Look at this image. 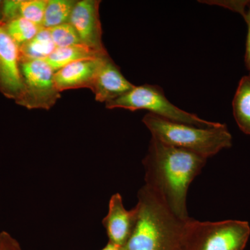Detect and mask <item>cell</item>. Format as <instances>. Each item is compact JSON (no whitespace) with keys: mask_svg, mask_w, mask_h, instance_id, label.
Returning <instances> with one entry per match:
<instances>
[{"mask_svg":"<svg viewBox=\"0 0 250 250\" xmlns=\"http://www.w3.org/2000/svg\"><path fill=\"white\" fill-rule=\"evenodd\" d=\"M207 160L152 137L143 159L145 186L177 218L189 220L188 190L193 179L201 172Z\"/></svg>","mask_w":250,"mask_h":250,"instance_id":"obj_1","label":"cell"},{"mask_svg":"<svg viewBox=\"0 0 250 250\" xmlns=\"http://www.w3.org/2000/svg\"><path fill=\"white\" fill-rule=\"evenodd\" d=\"M138 215L123 250H185L188 220H181L143 186L138 193Z\"/></svg>","mask_w":250,"mask_h":250,"instance_id":"obj_2","label":"cell"},{"mask_svg":"<svg viewBox=\"0 0 250 250\" xmlns=\"http://www.w3.org/2000/svg\"><path fill=\"white\" fill-rule=\"evenodd\" d=\"M143 123L152 138L207 159L232 146V136L226 125L202 128L167 121L148 113Z\"/></svg>","mask_w":250,"mask_h":250,"instance_id":"obj_3","label":"cell"},{"mask_svg":"<svg viewBox=\"0 0 250 250\" xmlns=\"http://www.w3.org/2000/svg\"><path fill=\"white\" fill-rule=\"evenodd\" d=\"M250 236L249 223L242 220L187 224L185 250H244Z\"/></svg>","mask_w":250,"mask_h":250,"instance_id":"obj_4","label":"cell"},{"mask_svg":"<svg viewBox=\"0 0 250 250\" xmlns=\"http://www.w3.org/2000/svg\"><path fill=\"white\" fill-rule=\"evenodd\" d=\"M106 107L108 109L124 108L131 111L147 110L151 114L167 121L198 127H213L219 124L205 121L174 106L166 98L162 88L158 85L145 84L135 86L123 96L106 103Z\"/></svg>","mask_w":250,"mask_h":250,"instance_id":"obj_5","label":"cell"},{"mask_svg":"<svg viewBox=\"0 0 250 250\" xmlns=\"http://www.w3.org/2000/svg\"><path fill=\"white\" fill-rule=\"evenodd\" d=\"M24 93L19 105L28 109L49 110L61 98L54 71L45 60H21Z\"/></svg>","mask_w":250,"mask_h":250,"instance_id":"obj_6","label":"cell"},{"mask_svg":"<svg viewBox=\"0 0 250 250\" xmlns=\"http://www.w3.org/2000/svg\"><path fill=\"white\" fill-rule=\"evenodd\" d=\"M0 92L19 104L24 88L20 68L19 47L0 24Z\"/></svg>","mask_w":250,"mask_h":250,"instance_id":"obj_7","label":"cell"},{"mask_svg":"<svg viewBox=\"0 0 250 250\" xmlns=\"http://www.w3.org/2000/svg\"><path fill=\"white\" fill-rule=\"evenodd\" d=\"M100 1H77L70 15L69 22L77 31L83 45L95 50L106 51L102 40L103 30L100 20Z\"/></svg>","mask_w":250,"mask_h":250,"instance_id":"obj_8","label":"cell"},{"mask_svg":"<svg viewBox=\"0 0 250 250\" xmlns=\"http://www.w3.org/2000/svg\"><path fill=\"white\" fill-rule=\"evenodd\" d=\"M137 215L136 207L131 210H126L121 195L114 194L110 199L108 213L103 222L108 242L123 248L134 231Z\"/></svg>","mask_w":250,"mask_h":250,"instance_id":"obj_9","label":"cell"},{"mask_svg":"<svg viewBox=\"0 0 250 250\" xmlns=\"http://www.w3.org/2000/svg\"><path fill=\"white\" fill-rule=\"evenodd\" d=\"M134 87L123 76L119 67L108 56L100 67L90 90L97 101L106 104L123 96Z\"/></svg>","mask_w":250,"mask_h":250,"instance_id":"obj_10","label":"cell"},{"mask_svg":"<svg viewBox=\"0 0 250 250\" xmlns=\"http://www.w3.org/2000/svg\"><path fill=\"white\" fill-rule=\"evenodd\" d=\"M108 55L72 62L54 72V82L60 93L64 90L91 88L95 77Z\"/></svg>","mask_w":250,"mask_h":250,"instance_id":"obj_11","label":"cell"},{"mask_svg":"<svg viewBox=\"0 0 250 250\" xmlns=\"http://www.w3.org/2000/svg\"><path fill=\"white\" fill-rule=\"evenodd\" d=\"M47 3V0H6L0 24L22 18L42 27Z\"/></svg>","mask_w":250,"mask_h":250,"instance_id":"obj_12","label":"cell"},{"mask_svg":"<svg viewBox=\"0 0 250 250\" xmlns=\"http://www.w3.org/2000/svg\"><path fill=\"white\" fill-rule=\"evenodd\" d=\"M108 54L106 51L100 52L82 44L56 48L45 61L55 72L72 62L100 58Z\"/></svg>","mask_w":250,"mask_h":250,"instance_id":"obj_13","label":"cell"},{"mask_svg":"<svg viewBox=\"0 0 250 250\" xmlns=\"http://www.w3.org/2000/svg\"><path fill=\"white\" fill-rule=\"evenodd\" d=\"M233 113L237 125L250 136V75L242 77L233 97Z\"/></svg>","mask_w":250,"mask_h":250,"instance_id":"obj_14","label":"cell"},{"mask_svg":"<svg viewBox=\"0 0 250 250\" xmlns=\"http://www.w3.org/2000/svg\"><path fill=\"white\" fill-rule=\"evenodd\" d=\"M56 48L49 29L42 27L34 39L19 47L20 61L45 60Z\"/></svg>","mask_w":250,"mask_h":250,"instance_id":"obj_15","label":"cell"},{"mask_svg":"<svg viewBox=\"0 0 250 250\" xmlns=\"http://www.w3.org/2000/svg\"><path fill=\"white\" fill-rule=\"evenodd\" d=\"M76 2L74 0H47L42 27L51 29L69 22Z\"/></svg>","mask_w":250,"mask_h":250,"instance_id":"obj_16","label":"cell"},{"mask_svg":"<svg viewBox=\"0 0 250 250\" xmlns=\"http://www.w3.org/2000/svg\"><path fill=\"white\" fill-rule=\"evenodd\" d=\"M1 24L19 47L34 39L42 27L22 18H16Z\"/></svg>","mask_w":250,"mask_h":250,"instance_id":"obj_17","label":"cell"},{"mask_svg":"<svg viewBox=\"0 0 250 250\" xmlns=\"http://www.w3.org/2000/svg\"><path fill=\"white\" fill-rule=\"evenodd\" d=\"M49 29L57 48L83 44L75 28L72 27L70 22L65 23Z\"/></svg>","mask_w":250,"mask_h":250,"instance_id":"obj_18","label":"cell"},{"mask_svg":"<svg viewBox=\"0 0 250 250\" xmlns=\"http://www.w3.org/2000/svg\"><path fill=\"white\" fill-rule=\"evenodd\" d=\"M201 2L223 6L226 9L231 10L233 12L238 13L241 15L243 18L246 16L248 6L250 4V1H247V0H218V1H202Z\"/></svg>","mask_w":250,"mask_h":250,"instance_id":"obj_19","label":"cell"},{"mask_svg":"<svg viewBox=\"0 0 250 250\" xmlns=\"http://www.w3.org/2000/svg\"><path fill=\"white\" fill-rule=\"evenodd\" d=\"M0 250H22L19 243L9 233H0Z\"/></svg>","mask_w":250,"mask_h":250,"instance_id":"obj_20","label":"cell"},{"mask_svg":"<svg viewBox=\"0 0 250 250\" xmlns=\"http://www.w3.org/2000/svg\"><path fill=\"white\" fill-rule=\"evenodd\" d=\"M245 21L248 25V36H247L246 56H245V62L247 68L250 71V4L248 6L246 16L244 18Z\"/></svg>","mask_w":250,"mask_h":250,"instance_id":"obj_21","label":"cell"},{"mask_svg":"<svg viewBox=\"0 0 250 250\" xmlns=\"http://www.w3.org/2000/svg\"><path fill=\"white\" fill-rule=\"evenodd\" d=\"M123 250V248L116 246V245L113 244V243H109L103 250Z\"/></svg>","mask_w":250,"mask_h":250,"instance_id":"obj_22","label":"cell"},{"mask_svg":"<svg viewBox=\"0 0 250 250\" xmlns=\"http://www.w3.org/2000/svg\"><path fill=\"white\" fill-rule=\"evenodd\" d=\"M3 1L0 0V22L1 21V14H2V6H3Z\"/></svg>","mask_w":250,"mask_h":250,"instance_id":"obj_23","label":"cell"}]
</instances>
